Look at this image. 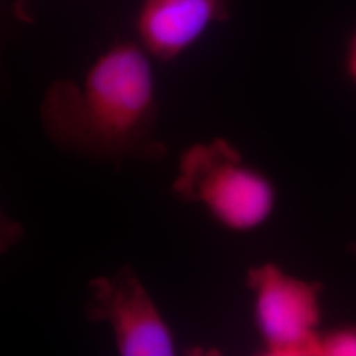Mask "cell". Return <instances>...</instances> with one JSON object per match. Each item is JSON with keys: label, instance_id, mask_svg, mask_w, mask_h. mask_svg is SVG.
I'll use <instances>...</instances> for the list:
<instances>
[{"label": "cell", "instance_id": "cell-1", "mask_svg": "<svg viewBox=\"0 0 356 356\" xmlns=\"http://www.w3.org/2000/svg\"><path fill=\"white\" fill-rule=\"evenodd\" d=\"M153 61L136 40H119L78 81L54 79L38 108L48 139L65 152L115 165L165 159Z\"/></svg>", "mask_w": 356, "mask_h": 356}, {"label": "cell", "instance_id": "cell-2", "mask_svg": "<svg viewBox=\"0 0 356 356\" xmlns=\"http://www.w3.org/2000/svg\"><path fill=\"white\" fill-rule=\"evenodd\" d=\"M172 193L184 204L201 206L218 226L241 234L264 226L277 202L273 181L222 138L182 151Z\"/></svg>", "mask_w": 356, "mask_h": 356}, {"label": "cell", "instance_id": "cell-3", "mask_svg": "<svg viewBox=\"0 0 356 356\" xmlns=\"http://www.w3.org/2000/svg\"><path fill=\"white\" fill-rule=\"evenodd\" d=\"M245 285L252 294L261 355L319 356L321 282L293 276L268 261L247 269Z\"/></svg>", "mask_w": 356, "mask_h": 356}, {"label": "cell", "instance_id": "cell-4", "mask_svg": "<svg viewBox=\"0 0 356 356\" xmlns=\"http://www.w3.org/2000/svg\"><path fill=\"white\" fill-rule=\"evenodd\" d=\"M88 292L85 316L111 327L119 355L177 354L175 332L131 266L90 280Z\"/></svg>", "mask_w": 356, "mask_h": 356}, {"label": "cell", "instance_id": "cell-5", "mask_svg": "<svg viewBox=\"0 0 356 356\" xmlns=\"http://www.w3.org/2000/svg\"><path fill=\"white\" fill-rule=\"evenodd\" d=\"M232 0H141L134 19L136 41L160 64L191 49L216 24L227 23Z\"/></svg>", "mask_w": 356, "mask_h": 356}, {"label": "cell", "instance_id": "cell-6", "mask_svg": "<svg viewBox=\"0 0 356 356\" xmlns=\"http://www.w3.org/2000/svg\"><path fill=\"white\" fill-rule=\"evenodd\" d=\"M319 356H356V325L322 330Z\"/></svg>", "mask_w": 356, "mask_h": 356}, {"label": "cell", "instance_id": "cell-7", "mask_svg": "<svg viewBox=\"0 0 356 356\" xmlns=\"http://www.w3.org/2000/svg\"><path fill=\"white\" fill-rule=\"evenodd\" d=\"M344 66H346L347 76H350V79L356 85V29L348 40V44L346 48Z\"/></svg>", "mask_w": 356, "mask_h": 356}, {"label": "cell", "instance_id": "cell-8", "mask_svg": "<svg viewBox=\"0 0 356 356\" xmlns=\"http://www.w3.org/2000/svg\"><path fill=\"white\" fill-rule=\"evenodd\" d=\"M32 0H15V13L23 20V22H29L31 17L28 15V8H29V3Z\"/></svg>", "mask_w": 356, "mask_h": 356}, {"label": "cell", "instance_id": "cell-9", "mask_svg": "<svg viewBox=\"0 0 356 356\" xmlns=\"http://www.w3.org/2000/svg\"><path fill=\"white\" fill-rule=\"evenodd\" d=\"M350 251L356 256V241L353 244H350Z\"/></svg>", "mask_w": 356, "mask_h": 356}]
</instances>
